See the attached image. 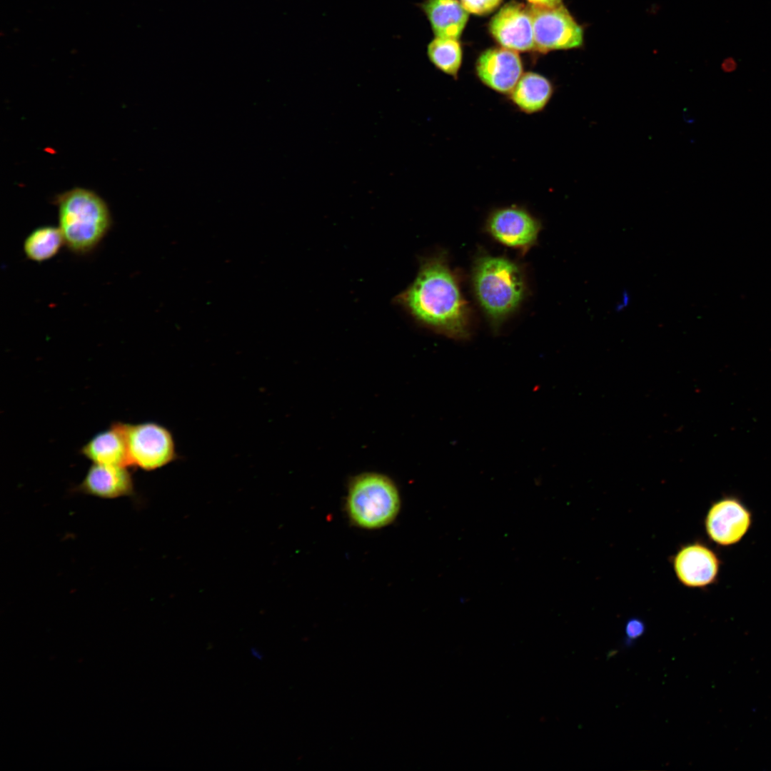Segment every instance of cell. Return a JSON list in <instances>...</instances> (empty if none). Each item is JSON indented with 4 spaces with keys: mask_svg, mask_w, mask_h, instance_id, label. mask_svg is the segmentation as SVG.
I'll return each instance as SVG.
<instances>
[{
    "mask_svg": "<svg viewBox=\"0 0 771 771\" xmlns=\"http://www.w3.org/2000/svg\"><path fill=\"white\" fill-rule=\"evenodd\" d=\"M393 302L435 333L456 340L470 336L468 307L443 253L420 258L413 282Z\"/></svg>",
    "mask_w": 771,
    "mask_h": 771,
    "instance_id": "6da1fadb",
    "label": "cell"
},
{
    "mask_svg": "<svg viewBox=\"0 0 771 771\" xmlns=\"http://www.w3.org/2000/svg\"><path fill=\"white\" fill-rule=\"evenodd\" d=\"M59 228L64 244L71 252L83 255L94 250L108 233L112 223L106 203L94 191L75 188L56 196Z\"/></svg>",
    "mask_w": 771,
    "mask_h": 771,
    "instance_id": "7a4b0ae2",
    "label": "cell"
},
{
    "mask_svg": "<svg viewBox=\"0 0 771 771\" xmlns=\"http://www.w3.org/2000/svg\"><path fill=\"white\" fill-rule=\"evenodd\" d=\"M473 282L478 303L495 329L524 298L523 273L515 262L504 257L485 255L478 258Z\"/></svg>",
    "mask_w": 771,
    "mask_h": 771,
    "instance_id": "3957f363",
    "label": "cell"
},
{
    "mask_svg": "<svg viewBox=\"0 0 771 771\" xmlns=\"http://www.w3.org/2000/svg\"><path fill=\"white\" fill-rule=\"evenodd\" d=\"M400 496L393 481L378 473H364L350 482L347 509L357 525L369 529L383 527L396 517Z\"/></svg>",
    "mask_w": 771,
    "mask_h": 771,
    "instance_id": "277c9868",
    "label": "cell"
},
{
    "mask_svg": "<svg viewBox=\"0 0 771 771\" xmlns=\"http://www.w3.org/2000/svg\"><path fill=\"white\" fill-rule=\"evenodd\" d=\"M128 466L146 471L161 468L176 457L171 431L155 422L124 423Z\"/></svg>",
    "mask_w": 771,
    "mask_h": 771,
    "instance_id": "5b68a950",
    "label": "cell"
},
{
    "mask_svg": "<svg viewBox=\"0 0 771 771\" xmlns=\"http://www.w3.org/2000/svg\"><path fill=\"white\" fill-rule=\"evenodd\" d=\"M535 50L545 53L570 49L583 44V29L563 6L550 8L530 4Z\"/></svg>",
    "mask_w": 771,
    "mask_h": 771,
    "instance_id": "8992f818",
    "label": "cell"
},
{
    "mask_svg": "<svg viewBox=\"0 0 771 771\" xmlns=\"http://www.w3.org/2000/svg\"><path fill=\"white\" fill-rule=\"evenodd\" d=\"M752 523L750 510L735 496H725L712 504L705 520L709 538L723 547L740 542Z\"/></svg>",
    "mask_w": 771,
    "mask_h": 771,
    "instance_id": "52a82bcc",
    "label": "cell"
},
{
    "mask_svg": "<svg viewBox=\"0 0 771 771\" xmlns=\"http://www.w3.org/2000/svg\"><path fill=\"white\" fill-rule=\"evenodd\" d=\"M540 223L528 211L518 206L498 208L490 215L487 228L491 236L502 244L528 250L537 241Z\"/></svg>",
    "mask_w": 771,
    "mask_h": 771,
    "instance_id": "ba28073f",
    "label": "cell"
},
{
    "mask_svg": "<svg viewBox=\"0 0 771 771\" xmlns=\"http://www.w3.org/2000/svg\"><path fill=\"white\" fill-rule=\"evenodd\" d=\"M489 31L503 47L515 51L535 50L532 16L528 6L512 1L493 16Z\"/></svg>",
    "mask_w": 771,
    "mask_h": 771,
    "instance_id": "9c48e42d",
    "label": "cell"
},
{
    "mask_svg": "<svg viewBox=\"0 0 771 771\" xmlns=\"http://www.w3.org/2000/svg\"><path fill=\"white\" fill-rule=\"evenodd\" d=\"M475 72L487 87L509 95L523 74V67L518 51L503 46L493 47L478 56Z\"/></svg>",
    "mask_w": 771,
    "mask_h": 771,
    "instance_id": "30bf717a",
    "label": "cell"
},
{
    "mask_svg": "<svg viewBox=\"0 0 771 771\" xmlns=\"http://www.w3.org/2000/svg\"><path fill=\"white\" fill-rule=\"evenodd\" d=\"M673 567L679 581L688 588H705L718 577L720 560L717 553L702 543L681 548L674 557Z\"/></svg>",
    "mask_w": 771,
    "mask_h": 771,
    "instance_id": "8fae6325",
    "label": "cell"
},
{
    "mask_svg": "<svg viewBox=\"0 0 771 771\" xmlns=\"http://www.w3.org/2000/svg\"><path fill=\"white\" fill-rule=\"evenodd\" d=\"M76 490L102 499L131 496L134 493L128 466L92 463Z\"/></svg>",
    "mask_w": 771,
    "mask_h": 771,
    "instance_id": "7c38bea8",
    "label": "cell"
},
{
    "mask_svg": "<svg viewBox=\"0 0 771 771\" xmlns=\"http://www.w3.org/2000/svg\"><path fill=\"white\" fill-rule=\"evenodd\" d=\"M80 453L92 463L129 467L124 422H114L96 433L81 448Z\"/></svg>",
    "mask_w": 771,
    "mask_h": 771,
    "instance_id": "4fadbf2b",
    "label": "cell"
},
{
    "mask_svg": "<svg viewBox=\"0 0 771 771\" xmlns=\"http://www.w3.org/2000/svg\"><path fill=\"white\" fill-rule=\"evenodd\" d=\"M435 37L458 39L469 13L458 0H425L420 5Z\"/></svg>",
    "mask_w": 771,
    "mask_h": 771,
    "instance_id": "5bb4252c",
    "label": "cell"
},
{
    "mask_svg": "<svg viewBox=\"0 0 771 771\" xmlns=\"http://www.w3.org/2000/svg\"><path fill=\"white\" fill-rule=\"evenodd\" d=\"M553 94V86L546 77L529 71L522 75L509 96L515 107L531 114L545 109Z\"/></svg>",
    "mask_w": 771,
    "mask_h": 771,
    "instance_id": "9a60e30c",
    "label": "cell"
},
{
    "mask_svg": "<svg viewBox=\"0 0 771 771\" xmlns=\"http://www.w3.org/2000/svg\"><path fill=\"white\" fill-rule=\"evenodd\" d=\"M64 244L59 227L41 226L33 230L25 238L23 248L31 261L41 263L54 257Z\"/></svg>",
    "mask_w": 771,
    "mask_h": 771,
    "instance_id": "2e32d148",
    "label": "cell"
},
{
    "mask_svg": "<svg viewBox=\"0 0 771 771\" xmlns=\"http://www.w3.org/2000/svg\"><path fill=\"white\" fill-rule=\"evenodd\" d=\"M430 61L438 70L456 78L463 60V51L458 39L435 37L428 45Z\"/></svg>",
    "mask_w": 771,
    "mask_h": 771,
    "instance_id": "e0dca14e",
    "label": "cell"
},
{
    "mask_svg": "<svg viewBox=\"0 0 771 771\" xmlns=\"http://www.w3.org/2000/svg\"><path fill=\"white\" fill-rule=\"evenodd\" d=\"M503 0H460L468 13L486 15L494 11Z\"/></svg>",
    "mask_w": 771,
    "mask_h": 771,
    "instance_id": "ac0fdd59",
    "label": "cell"
},
{
    "mask_svg": "<svg viewBox=\"0 0 771 771\" xmlns=\"http://www.w3.org/2000/svg\"><path fill=\"white\" fill-rule=\"evenodd\" d=\"M645 629V624L641 620L632 618L627 622L625 631L628 640H635L644 633Z\"/></svg>",
    "mask_w": 771,
    "mask_h": 771,
    "instance_id": "d6986e66",
    "label": "cell"
},
{
    "mask_svg": "<svg viewBox=\"0 0 771 771\" xmlns=\"http://www.w3.org/2000/svg\"><path fill=\"white\" fill-rule=\"evenodd\" d=\"M530 4L544 6V7H557L563 5L562 0H527Z\"/></svg>",
    "mask_w": 771,
    "mask_h": 771,
    "instance_id": "ffe728a7",
    "label": "cell"
},
{
    "mask_svg": "<svg viewBox=\"0 0 771 771\" xmlns=\"http://www.w3.org/2000/svg\"><path fill=\"white\" fill-rule=\"evenodd\" d=\"M629 299H630V296H629L628 293L627 291H623V296H622L620 301L617 303V305H616V306L615 308V310L617 311H619L622 310L623 308H624L625 307H626L628 305Z\"/></svg>",
    "mask_w": 771,
    "mask_h": 771,
    "instance_id": "44dd1931",
    "label": "cell"
},
{
    "mask_svg": "<svg viewBox=\"0 0 771 771\" xmlns=\"http://www.w3.org/2000/svg\"><path fill=\"white\" fill-rule=\"evenodd\" d=\"M736 68V63L730 59H725L722 64V69L725 72H732Z\"/></svg>",
    "mask_w": 771,
    "mask_h": 771,
    "instance_id": "7402d4cb",
    "label": "cell"
},
{
    "mask_svg": "<svg viewBox=\"0 0 771 771\" xmlns=\"http://www.w3.org/2000/svg\"><path fill=\"white\" fill-rule=\"evenodd\" d=\"M252 655L258 660H261L263 657L262 653L256 648L252 647L251 650Z\"/></svg>",
    "mask_w": 771,
    "mask_h": 771,
    "instance_id": "603a6c76",
    "label": "cell"
}]
</instances>
